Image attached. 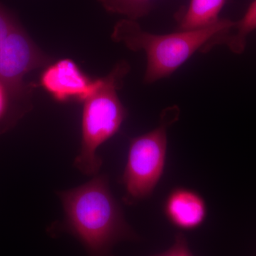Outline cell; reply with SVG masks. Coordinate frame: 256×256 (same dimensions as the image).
Segmentation results:
<instances>
[{
    "mask_svg": "<svg viewBox=\"0 0 256 256\" xmlns=\"http://www.w3.org/2000/svg\"><path fill=\"white\" fill-rule=\"evenodd\" d=\"M68 230L89 256H114L116 242L136 238L112 196L106 176H97L78 188L58 193Z\"/></svg>",
    "mask_w": 256,
    "mask_h": 256,
    "instance_id": "obj_1",
    "label": "cell"
},
{
    "mask_svg": "<svg viewBox=\"0 0 256 256\" xmlns=\"http://www.w3.org/2000/svg\"><path fill=\"white\" fill-rule=\"evenodd\" d=\"M235 24L220 18L214 26L204 30L156 34L144 31L136 21L124 18L116 24L111 37L133 52H146L144 82L150 84L169 77L197 50L201 52L214 36L230 30Z\"/></svg>",
    "mask_w": 256,
    "mask_h": 256,
    "instance_id": "obj_2",
    "label": "cell"
},
{
    "mask_svg": "<svg viewBox=\"0 0 256 256\" xmlns=\"http://www.w3.org/2000/svg\"><path fill=\"white\" fill-rule=\"evenodd\" d=\"M130 68L128 62L116 64L108 75L98 78L95 90L84 102L82 148L74 165L84 174H97L102 164L98 148L118 131L126 119L127 110L118 90Z\"/></svg>",
    "mask_w": 256,
    "mask_h": 256,
    "instance_id": "obj_3",
    "label": "cell"
},
{
    "mask_svg": "<svg viewBox=\"0 0 256 256\" xmlns=\"http://www.w3.org/2000/svg\"><path fill=\"white\" fill-rule=\"evenodd\" d=\"M180 116L176 106L164 109L160 126L143 136L133 138L122 176L126 201L143 200L152 193L164 171L166 158V129Z\"/></svg>",
    "mask_w": 256,
    "mask_h": 256,
    "instance_id": "obj_4",
    "label": "cell"
},
{
    "mask_svg": "<svg viewBox=\"0 0 256 256\" xmlns=\"http://www.w3.org/2000/svg\"><path fill=\"white\" fill-rule=\"evenodd\" d=\"M50 60L18 23L0 48V84L8 95L20 97L28 92L25 75Z\"/></svg>",
    "mask_w": 256,
    "mask_h": 256,
    "instance_id": "obj_5",
    "label": "cell"
},
{
    "mask_svg": "<svg viewBox=\"0 0 256 256\" xmlns=\"http://www.w3.org/2000/svg\"><path fill=\"white\" fill-rule=\"evenodd\" d=\"M98 78L92 80L74 60L64 58L50 64L40 78V84L58 102H84L97 87Z\"/></svg>",
    "mask_w": 256,
    "mask_h": 256,
    "instance_id": "obj_6",
    "label": "cell"
},
{
    "mask_svg": "<svg viewBox=\"0 0 256 256\" xmlns=\"http://www.w3.org/2000/svg\"><path fill=\"white\" fill-rule=\"evenodd\" d=\"M164 210L172 224L184 230L200 226L206 215L203 198L196 192L186 188H178L170 194Z\"/></svg>",
    "mask_w": 256,
    "mask_h": 256,
    "instance_id": "obj_7",
    "label": "cell"
},
{
    "mask_svg": "<svg viewBox=\"0 0 256 256\" xmlns=\"http://www.w3.org/2000/svg\"><path fill=\"white\" fill-rule=\"evenodd\" d=\"M226 0H191L186 10L178 14V32L196 31L214 26Z\"/></svg>",
    "mask_w": 256,
    "mask_h": 256,
    "instance_id": "obj_8",
    "label": "cell"
},
{
    "mask_svg": "<svg viewBox=\"0 0 256 256\" xmlns=\"http://www.w3.org/2000/svg\"><path fill=\"white\" fill-rule=\"evenodd\" d=\"M256 28V0L249 6L244 18L225 34L217 40L216 46L226 45L234 53L240 54L246 46V38L250 32Z\"/></svg>",
    "mask_w": 256,
    "mask_h": 256,
    "instance_id": "obj_9",
    "label": "cell"
},
{
    "mask_svg": "<svg viewBox=\"0 0 256 256\" xmlns=\"http://www.w3.org/2000/svg\"><path fill=\"white\" fill-rule=\"evenodd\" d=\"M111 13L127 16L128 20L136 21L150 12L152 0H98Z\"/></svg>",
    "mask_w": 256,
    "mask_h": 256,
    "instance_id": "obj_10",
    "label": "cell"
},
{
    "mask_svg": "<svg viewBox=\"0 0 256 256\" xmlns=\"http://www.w3.org/2000/svg\"><path fill=\"white\" fill-rule=\"evenodd\" d=\"M18 23L14 16L0 4V48Z\"/></svg>",
    "mask_w": 256,
    "mask_h": 256,
    "instance_id": "obj_11",
    "label": "cell"
},
{
    "mask_svg": "<svg viewBox=\"0 0 256 256\" xmlns=\"http://www.w3.org/2000/svg\"><path fill=\"white\" fill-rule=\"evenodd\" d=\"M152 256H194L188 248V242L184 236L178 234L175 239L174 244L169 250Z\"/></svg>",
    "mask_w": 256,
    "mask_h": 256,
    "instance_id": "obj_12",
    "label": "cell"
},
{
    "mask_svg": "<svg viewBox=\"0 0 256 256\" xmlns=\"http://www.w3.org/2000/svg\"><path fill=\"white\" fill-rule=\"evenodd\" d=\"M8 94L4 88L0 84V119L4 116L6 108V101H8Z\"/></svg>",
    "mask_w": 256,
    "mask_h": 256,
    "instance_id": "obj_13",
    "label": "cell"
}]
</instances>
